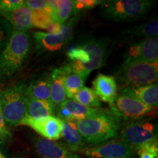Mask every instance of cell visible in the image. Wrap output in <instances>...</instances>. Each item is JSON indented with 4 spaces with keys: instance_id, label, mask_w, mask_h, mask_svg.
<instances>
[{
    "instance_id": "1",
    "label": "cell",
    "mask_w": 158,
    "mask_h": 158,
    "mask_svg": "<svg viewBox=\"0 0 158 158\" xmlns=\"http://www.w3.org/2000/svg\"><path fill=\"white\" fill-rule=\"evenodd\" d=\"M77 130L87 144L97 146L116 138L120 130V117L112 110L76 122Z\"/></svg>"
},
{
    "instance_id": "2",
    "label": "cell",
    "mask_w": 158,
    "mask_h": 158,
    "mask_svg": "<svg viewBox=\"0 0 158 158\" xmlns=\"http://www.w3.org/2000/svg\"><path fill=\"white\" fill-rule=\"evenodd\" d=\"M31 38L27 31H12L8 42L0 52V73L11 76L22 68L30 52Z\"/></svg>"
},
{
    "instance_id": "3",
    "label": "cell",
    "mask_w": 158,
    "mask_h": 158,
    "mask_svg": "<svg viewBox=\"0 0 158 158\" xmlns=\"http://www.w3.org/2000/svg\"><path fill=\"white\" fill-rule=\"evenodd\" d=\"M24 81L6 89L0 94V103L5 124L18 126L27 115L28 97Z\"/></svg>"
},
{
    "instance_id": "4",
    "label": "cell",
    "mask_w": 158,
    "mask_h": 158,
    "mask_svg": "<svg viewBox=\"0 0 158 158\" xmlns=\"http://www.w3.org/2000/svg\"><path fill=\"white\" fill-rule=\"evenodd\" d=\"M118 82L126 87L147 86L157 81L158 62L124 60L116 74Z\"/></svg>"
},
{
    "instance_id": "5",
    "label": "cell",
    "mask_w": 158,
    "mask_h": 158,
    "mask_svg": "<svg viewBox=\"0 0 158 158\" xmlns=\"http://www.w3.org/2000/svg\"><path fill=\"white\" fill-rule=\"evenodd\" d=\"M103 15L116 22L133 21L143 17L152 8L154 1L112 0L103 2Z\"/></svg>"
},
{
    "instance_id": "6",
    "label": "cell",
    "mask_w": 158,
    "mask_h": 158,
    "mask_svg": "<svg viewBox=\"0 0 158 158\" xmlns=\"http://www.w3.org/2000/svg\"><path fill=\"white\" fill-rule=\"evenodd\" d=\"M120 140L134 149L143 144L157 141V133L151 122H130L122 128Z\"/></svg>"
},
{
    "instance_id": "7",
    "label": "cell",
    "mask_w": 158,
    "mask_h": 158,
    "mask_svg": "<svg viewBox=\"0 0 158 158\" xmlns=\"http://www.w3.org/2000/svg\"><path fill=\"white\" fill-rule=\"evenodd\" d=\"M76 20V19L73 18L68 23L62 25L60 31L56 34L35 31L33 34L35 49L44 52H55L62 50L72 39Z\"/></svg>"
},
{
    "instance_id": "8",
    "label": "cell",
    "mask_w": 158,
    "mask_h": 158,
    "mask_svg": "<svg viewBox=\"0 0 158 158\" xmlns=\"http://www.w3.org/2000/svg\"><path fill=\"white\" fill-rule=\"evenodd\" d=\"M78 153L90 158H136L133 148L121 140H112L92 147H85Z\"/></svg>"
},
{
    "instance_id": "9",
    "label": "cell",
    "mask_w": 158,
    "mask_h": 158,
    "mask_svg": "<svg viewBox=\"0 0 158 158\" xmlns=\"http://www.w3.org/2000/svg\"><path fill=\"white\" fill-rule=\"evenodd\" d=\"M111 110L118 117L137 119L149 115L154 108L149 107L132 97L119 94L116 97L114 104L110 106Z\"/></svg>"
},
{
    "instance_id": "10",
    "label": "cell",
    "mask_w": 158,
    "mask_h": 158,
    "mask_svg": "<svg viewBox=\"0 0 158 158\" xmlns=\"http://www.w3.org/2000/svg\"><path fill=\"white\" fill-rule=\"evenodd\" d=\"M19 125L28 126L43 138L51 141H55L62 138V120L56 116L32 118L26 116Z\"/></svg>"
},
{
    "instance_id": "11",
    "label": "cell",
    "mask_w": 158,
    "mask_h": 158,
    "mask_svg": "<svg viewBox=\"0 0 158 158\" xmlns=\"http://www.w3.org/2000/svg\"><path fill=\"white\" fill-rule=\"evenodd\" d=\"M124 60L158 62V38L149 37L132 44L126 51Z\"/></svg>"
},
{
    "instance_id": "12",
    "label": "cell",
    "mask_w": 158,
    "mask_h": 158,
    "mask_svg": "<svg viewBox=\"0 0 158 158\" xmlns=\"http://www.w3.org/2000/svg\"><path fill=\"white\" fill-rule=\"evenodd\" d=\"M89 53L90 62L85 69V76L88 78L92 71L103 66L107 57V44L102 40L90 38L80 44Z\"/></svg>"
},
{
    "instance_id": "13",
    "label": "cell",
    "mask_w": 158,
    "mask_h": 158,
    "mask_svg": "<svg viewBox=\"0 0 158 158\" xmlns=\"http://www.w3.org/2000/svg\"><path fill=\"white\" fill-rule=\"evenodd\" d=\"M34 146L37 153L41 158H82L56 141L37 137Z\"/></svg>"
},
{
    "instance_id": "14",
    "label": "cell",
    "mask_w": 158,
    "mask_h": 158,
    "mask_svg": "<svg viewBox=\"0 0 158 158\" xmlns=\"http://www.w3.org/2000/svg\"><path fill=\"white\" fill-rule=\"evenodd\" d=\"M93 92L99 100L114 104L117 97V84L116 78L111 76L100 73L92 81Z\"/></svg>"
},
{
    "instance_id": "15",
    "label": "cell",
    "mask_w": 158,
    "mask_h": 158,
    "mask_svg": "<svg viewBox=\"0 0 158 158\" xmlns=\"http://www.w3.org/2000/svg\"><path fill=\"white\" fill-rule=\"evenodd\" d=\"M120 94L132 97L152 108L157 107V82L138 87H125L121 91Z\"/></svg>"
},
{
    "instance_id": "16",
    "label": "cell",
    "mask_w": 158,
    "mask_h": 158,
    "mask_svg": "<svg viewBox=\"0 0 158 158\" xmlns=\"http://www.w3.org/2000/svg\"><path fill=\"white\" fill-rule=\"evenodd\" d=\"M0 16L10 23L13 31H23L32 28V11L23 5L14 11L3 13Z\"/></svg>"
},
{
    "instance_id": "17",
    "label": "cell",
    "mask_w": 158,
    "mask_h": 158,
    "mask_svg": "<svg viewBox=\"0 0 158 158\" xmlns=\"http://www.w3.org/2000/svg\"><path fill=\"white\" fill-rule=\"evenodd\" d=\"M62 138L64 140L67 149L73 152H78L86 147V141L77 130L76 122L62 121Z\"/></svg>"
},
{
    "instance_id": "18",
    "label": "cell",
    "mask_w": 158,
    "mask_h": 158,
    "mask_svg": "<svg viewBox=\"0 0 158 158\" xmlns=\"http://www.w3.org/2000/svg\"><path fill=\"white\" fill-rule=\"evenodd\" d=\"M50 86V74L44 73L41 75L37 78L33 79L30 84L27 86V97L28 98L35 99V100L51 102Z\"/></svg>"
},
{
    "instance_id": "19",
    "label": "cell",
    "mask_w": 158,
    "mask_h": 158,
    "mask_svg": "<svg viewBox=\"0 0 158 158\" xmlns=\"http://www.w3.org/2000/svg\"><path fill=\"white\" fill-rule=\"evenodd\" d=\"M65 71L63 67L54 69L50 74L51 101L55 106H59L67 100L64 86Z\"/></svg>"
},
{
    "instance_id": "20",
    "label": "cell",
    "mask_w": 158,
    "mask_h": 158,
    "mask_svg": "<svg viewBox=\"0 0 158 158\" xmlns=\"http://www.w3.org/2000/svg\"><path fill=\"white\" fill-rule=\"evenodd\" d=\"M51 8V18L54 22L63 25L75 12L74 1L72 0H56L48 1Z\"/></svg>"
},
{
    "instance_id": "21",
    "label": "cell",
    "mask_w": 158,
    "mask_h": 158,
    "mask_svg": "<svg viewBox=\"0 0 158 158\" xmlns=\"http://www.w3.org/2000/svg\"><path fill=\"white\" fill-rule=\"evenodd\" d=\"M125 37L132 38H149L157 37L158 21L157 19L150 20L141 24L134 26L132 28L126 29L123 33Z\"/></svg>"
},
{
    "instance_id": "22",
    "label": "cell",
    "mask_w": 158,
    "mask_h": 158,
    "mask_svg": "<svg viewBox=\"0 0 158 158\" xmlns=\"http://www.w3.org/2000/svg\"><path fill=\"white\" fill-rule=\"evenodd\" d=\"M63 107L67 108L72 116L75 122L84 120L85 118L102 113L105 109L102 108H90L83 106L73 100H66L61 104Z\"/></svg>"
},
{
    "instance_id": "23",
    "label": "cell",
    "mask_w": 158,
    "mask_h": 158,
    "mask_svg": "<svg viewBox=\"0 0 158 158\" xmlns=\"http://www.w3.org/2000/svg\"><path fill=\"white\" fill-rule=\"evenodd\" d=\"M56 106L51 102L28 98L27 115L32 118H45L53 116Z\"/></svg>"
},
{
    "instance_id": "24",
    "label": "cell",
    "mask_w": 158,
    "mask_h": 158,
    "mask_svg": "<svg viewBox=\"0 0 158 158\" xmlns=\"http://www.w3.org/2000/svg\"><path fill=\"white\" fill-rule=\"evenodd\" d=\"M65 71L64 78V86L67 98L72 100L77 92L84 87L86 79L81 75L75 73L71 70L70 64L63 66Z\"/></svg>"
},
{
    "instance_id": "25",
    "label": "cell",
    "mask_w": 158,
    "mask_h": 158,
    "mask_svg": "<svg viewBox=\"0 0 158 158\" xmlns=\"http://www.w3.org/2000/svg\"><path fill=\"white\" fill-rule=\"evenodd\" d=\"M73 100L86 107L99 108L101 105L93 90L86 86H84L81 89L75 94Z\"/></svg>"
},
{
    "instance_id": "26",
    "label": "cell",
    "mask_w": 158,
    "mask_h": 158,
    "mask_svg": "<svg viewBox=\"0 0 158 158\" xmlns=\"http://www.w3.org/2000/svg\"><path fill=\"white\" fill-rule=\"evenodd\" d=\"M52 21L51 10L32 11V26L36 28L46 29L49 23Z\"/></svg>"
},
{
    "instance_id": "27",
    "label": "cell",
    "mask_w": 158,
    "mask_h": 158,
    "mask_svg": "<svg viewBox=\"0 0 158 158\" xmlns=\"http://www.w3.org/2000/svg\"><path fill=\"white\" fill-rule=\"evenodd\" d=\"M139 158H158L157 141L143 144L134 149Z\"/></svg>"
},
{
    "instance_id": "28",
    "label": "cell",
    "mask_w": 158,
    "mask_h": 158,
    "mask_svg": "<svg viewBox=\"0 0 158 158\" xmlns=\"http://www.w3.org/2000/svg\"><path fill=\"white\" fill-rule=\"evenodd\" d=\"M12 31L13 30L9 21L5 18L0 16V52L8 42Z\"/></svg>"
},
{
    "instance_id": "29",
    "label": "cell",
    "mask_w": 158,
    "mask_h": 158,
    "mask_svg": "<svg viewBox=\"0 0 158 158\" xmlns=\"http://www.w3.org/2000/svg\"><path fill=\"white\" fill-rule=\"evenodd\" d=\"M23 5V0H0V14L14 11Z\"/></svg>"
},
{
    "instance_id": "30",
    "label": "cell",
    "mask_w": 158,
    "mask_h": 158,
    "mask_svg": "<svg viewBox=\"0 0 158 158\" xmlns=\"http://www.w3.org/2000/svg\"><path fill=\"white\" fill-rule=\"evenodd\" d=\"M102 2L103 1L101 0H76L74 1L75 12L92 9Z\"/></svg>"
},
{
    "instance_id": "31",
    "label": "cell",
    "mask_w": 158,
    "mask_h": 158,
    "mask_svg": "<svg viewBox=\"0 0 158 158\" xmlns=\"http://www.w3.org/2000/svg\"><path fill=\"white\" fill-rule=\"evenodd\" d=\"M23 5L31 11L51 9L49 6L48 1L45 0H27L23 1Z\"/></svg>"
},
{
    "instance_id": "32",
    "label": "cell",
    "mask_w": 158,
    "mask_h": 158,
    "mask_svg": "<svg viewBox=\"0 0 158 158\" xmlns=\"http://www.w3.org/2000/svg\"><path fill=\"white\" fill-rule=\"evenodd\" d=\"M0 134L2 135V137H6V136L9 135V131L7 130V126H6L5 119H4V116L2 114V110L1 103H0Z\"/></svg>"
},
{
    "instance_id": "33",
    "label": "cell",
    "mask_w": 158,
    "mask_h": 158,
    "mask_svg": "<svg viewBox=\"0 0 158 158\" xmlns=\"http://www.w3.org/2000/svg\"><path fill=\"white\" fill-rule=\"evenodd\" d=\"M61 28H62V25H60L59 23L54 22V21H52L50 23H49L45 30L48 31V33L56 34V33H59V31H60Z\"/></svg>"
},
{
    "instance_id": "34",
    "label": "cell",
    "mask_w": 158,
    "mask_h": 158,
    "mask_svg": "<svg viewBox=\"0 0 158 158\" xmlns=\"http://www.w3.org/2000/svg\"><path fill=\"white\" fill-rule=\"evenodd\" d=\"M2 156H3V155H2V153H1V152H0V157H2Z\"/></svg>"
},
{
    "instance_id": "35",
    "label": "cell",
    "mask_w": 158,
    "mask_h": 158,
    "mask_svg": "<svg viewBox=\"0 0 158 158\" xmlns=\"http://www.w3.org/2000/svg\"><path fill=\"white\" fill-rule=\"evenodd\" d=\"M3 138V137H2V135L1 134H0V138Z\"/></svg>"
},
{
    "instance_id": "36",
    "label": "cell",
    "mask_w": 158,
    "mask_h": 158,
    "mask_svg": "<svg viewBox=\"0 0 158 158\" xmlns=\"http://www.w3.org/2000/svg\"><path fill=\"white\" fill-rule=\"evenodd\" d=\"M1 76H2V74H1V73H0V80H1Z\"/></svg>"
},
{
    "instance_id": "37",
    "label": "cell",
    "mask_w": 158,
    "mask_h": 158,
    "mask_svg": "<svg viewBox=\"0 0 158 158\" xmlns=\"http://www.w3.org/2000/svg\"><path fill=\"white\" fill-rule=\"evenodd\" d=\"M0 158H5V157H4V156H2V157H0Z\"/></svg>"
}]
</instances>
